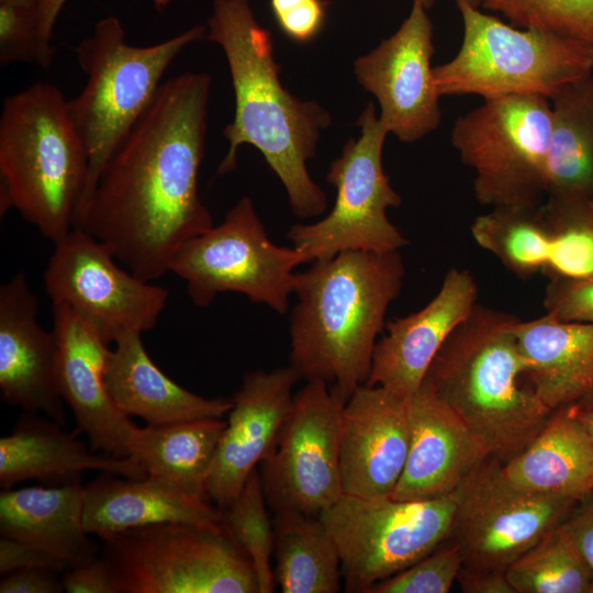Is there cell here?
Listing matches in <instances>:
<instances>
[{"label":"cell","instance_id":"obj_1","mask_svg":"<svg viewBox=\"0 0 593 593\" xmlns=\"http://www.w3.org/2000/svg\"><path fill=\"white\" fill-rule=\"evenodd\" d=\"M210 87L204 72L163 82L75 217L145 281L169 272L179 248L213 226L198 192Z\"/></svg>","mask_w":593,"mask_h":593},{"label":"cell","instance_id":"obj_2","mask_svg":"<svg viewBox=\"0 0 593 593\" xmlns=\"http://www.w3.org/2000/svg\"><path fill=\"white\" fill-rule=\"evenodd\" d=\"M208 26V40L225 54L235 96L233 121L223 131L230 147L217 174L234 170L238 147L250 144L284 186L293 213L318 216L327 200L306 163L321 130L332 122L329 113L282 87L271 34L257 22L248 0H214Z\"/></svg>","mask_w":593,"mask_h":593},{"label":"cell","instance_id":"obj_3","mask_svg":"<svg viewBox=\"0 0 593 593\" xmlns=\"http://www.w3.org/2000/svg\"><path fill=\"white\" fill-rule=\"evenodd\" d=\"M400 251L347 250L296 272L290 366L345 401L368 380L385 313L403 286Z\"/></svg>","mask_w":593,"mask_h":593},{"label":"cell","instance_id":"obj_4","mask_svg":"<svg viewBox=\"0 0 593 593\" xmlns=\"http://www.w3.org/2000/svg\"><path fill=\"white\" fill-rule=\"evenodd\" d=\"M518 321L477 304L438 350L422 383L502 463L521 452L553 413L523 382L526 365L515 335Z\"/></svg>","mask_w":593,"mask_h":593},{"label":"cell","instance_id":"obj_5","mask_svg":"<svg viewBox=\"0 0 593 593\" xmlns=\"http://www.w3.org/2000/svg\"><path fill=\"white\" fill-rule=\"evenodd\" d=\"M89 171L61 91L35 82L9 96L0 116V211L16 210L54 244L72 228Z\"/></svg>","mask_w":593,"mask_h":593},{"label":"cell","instance_id":"obj_6","mask_svg":"<svg viewBox=\"0 0 593 593\" xmlns=\"http://www.w3.org/2000/svg\"><path fill=\"white\" fill-rule=\"evenodd\" d=\"M204 33L205 27L197 25L157 44L135 46L126 42L121 21L109 15L75 48L87 82L78 96L67 100V109L89 159L87 187L76 215L115 150L152 104L170 64Z\"/></svg>","mask_w":593,"mask_h":593},{"label":"cell","instance_id":"obj_7","mask_svg":"<svg viewBox=\"0 0 593 593\" xmlns=\"http://www.w3.org/2000/svg\"><path fill=\"white\" fill-rule=\"evenodd\" d=\"M463 35L457 54L434 67L440 96H537L551 100L569 83L593 72V47L540 30L506 24L456 1Z\"/></svg>","mask_w":593,"mask_h":593},{"label":"cell","instance_id":"obj_8","mask_svg":"<svg viewBox=\"0 0 593 593\" xmlns=\"http://www.w3.org/2000/svg\"><path fill=\"white\" fill-rule=\"evenodd\" d=\"M101 540L118 593H259L250 560L222 522L159 523Z\"/></svg>","mask_w":593,"mask_h":593},{"label":"cell","instance_id":"obj_9","mask_svg":"<svg viewBox=\"0 0 593 593\" xmlns=\"http://www.w3.org/2000/svg\"><path fill=\"white\" fill-rule=\"evenodd\" d=\"M551 103L537 96H503L454 122L451 144L474 172L475 199L491 208L547 198Z\"/></svg>","mask_w":593,"mask_h":593},{"label":"cell","instance_id":"obj_10","mask_svg":"<svg viewBox=\"0 0 593 593\" xmlns=\"http://www.w3.org/2000/svg\"><path fill=\"white\" fill-rule=\"evenodd\" d=\"M306 262L295 247L270 240L251 199L243 197L222 223L179 248L169 272L186 282L198 307L209 306L220 293L236 292L282 315L294 292V270Z\"/></svg>","mask_w":593,"mask_h":593},{"label":"cell","instance_id":"obj_11","mask_svg":"<svg viewBox=\"0 0 593 593\" xmlns=\"http://www.w3.org/2000/svg\"><path fill=\"white\" fill-rule=\"evenodd\" d=\"M450 495L425 501L343 494L318 517L334 539L347 592L366 593L451 536Z\"/></svg>","mask_w":593,"mask_h":593},{"label":"cell","instance_id":"obj_12","mask_svg":"<svg viewBox=\"0 0 593 593\" xmlns=\"http://www.w3.org/2000/svg\"><path fill=\"white\" fill-rule=\"evenodd\" d=\"M357 125L359 138L346 143L326 176L336 188L332 211L315 223L293 225L286 235L307 262L327 260L347 250L400 251L407 244L388 219V209L399 206L402 199L382 167L389 132L372 103L365 108Z\"/></svg>","mask_w":593,"mask_h":593},{"label":"cell","instance_id":"obj_13","mask_svg":"<svg viewBox=\"0 0 593 593\" xmlns=\"http://www.w3.org/2000/svg\"><path fill=\"white\" fill-rule=\"evenodd\" d=\"M455 502L451 536L462 566L506 571L549 529L562 524L579 501L528 493L503 473L489 456L451 493Z\"/></svg>","mask_w":593,"mask_h":593},{"label":"cell","instance_id":"obj_14","mask_svg":"<svg viewBox=\"0 0 593 593\" xmlns=\"http://www.w3.org/2000/svg\"><path fill=\"white\" fill-rule=\"evenodd\" d=\"M345 403L321 380L306 381L293 396L276 445L261 461L266 501L276 513L318 516L344 494L339 436Z\"/></svg>","mask_w":593,"mask_h":593},{"label":"cell","instance_id":"obj_15","mask_svg":"<svg viewBox=\"0 0 593 593\" xmlns=\"http://www.w3.org/2000/svg\"><path fill=\"white\" fill-rule=\"evenodd\" d=\"M54 245L44 272L53 305L68 306L107 344L156 325L167 304L166 289L121 268L101 242L80 228Z\"/></svg>","mask_w":593,"mask_h":593},{"label":"cell","instance_id":"obj_16","mask_svg":"<svg viewBox=\"0 0 593 593\" xmlns=\"http://www.w3.org/2000/svg\"><path fill=\"white\" fill-rule=\"evenodd\" d=\"M434 51L433 24L425 7L413 0L399 30L355 61L359 83L379 101L380 122L402 142L418 141L440 123Z\"/></svg>","mask_w":593,"mask_h":593},{"label":"cell","instance_id":"obj_17","mask_svg":"<svg viewBox=\"0 0 593 593\" xmlns=\"http://www.w3.org/2000/svg\"><path fill=\"white\" fill-rule=\"evenodd\" d=\"M300 379L291 366L243 377L206 480V495L219 508L239 494L256 466L273 449Z\"/></svg>","mask_w":593,"mask_h":593},{"label":"cell","instance_id":"obj_18","mask_svg":"<svg viewBox=\"0 0 593 593\" xmlns=\"http://www.w3.org/2000/svg\"><path fill=\"white\" fill-rule=\"evenodd\" d=\"M407 399L361 384L346 401L339 436V468L346 495L390 496L406 461Z\"/></svg>","mask_w":593,"mask_h":593},{"label":"cell","instance_id":"obj_19","mask_svg":"<svg viewBox=\"0 0 593 593\" xmlns=\"http://www.w3.org/2000/svg\"><path fill=\"white\" fill-rule=\"evenodd\" d=\"M53 317L58 389L78 429L87 435L93 451L130 457L137 426L115 406L107 389L109 344L66 305H53Z\"/></svg>","mask_w":593,"mask_h":593},{"label":"cell","instance_id":"obj_20","mask_svg":"<svg viewBox=\"0 0 593 593\" xmlns=\"http://www.w3.org/2000/svg\"><path fill=\"white\" fill-rule=\"evenodd\" d=\"M477 298L478 287L468 270H448L439 291L424 307L385 324L365 384L402 398L414 394L438 350L474 310Z\"/></svg>","mask_w":593,"mask_h":593},{"label":"cell","instance_id":"obj_21","mask_svg":"<svg viewBox=\"0 0 593 593\" xmlns=\"http://www.w3.org/2000/svg\"><path fill=\"white\" fill-rule=\"evenodd\" d=\"M38 301L24 270L0 288V392L2 401L23 411L45 413L63 425L54 332L37 322Z\"/></svg>","mask_w":593,"mask_h":593},{"label":"cell","instance_id":"obj_22","mask_svg":"<svg viewBox=\"0 0 593 593\" xmlns=\"http://www.w3.org/2000/svg\"><path fill=\"white\" fill-rule=\"evenodd\" d=\"M410 443L391 497L425 501L450 495L490 455L465 422L426 385L407 399Z\"/></svg>","mask_w":593,"mask_h":593},{"label":"cell","instance_id":"obj_23","mask_svg":"<svg viewBox=\"0 0 593 593\" xmlns=\"http://www.w3.org/2000/svg\"><path fill=\"white\" fill-rule=\"evenodd\" d=\"M60 424L26 412L12 432L0 438V485L3 490L30 479L48 485L81 482L86 470L125 478H145L147 472L133 456L120 458L93 454Z\"/></svg>","mask_w":593,"mask_h":593},{"label":"cell","instance_id":"obj_24","mask_svg":"<svg viewBox=\"0 0 593 593\" xmlns=\"http://www.w3.org/2000/svg\"><path fill=\"white\" fill-rule=\"evenodd\" d=\"M168 522L216 525L222 522V511L150 474L134 479L100 472L85 485L83 527L100 539Z\"/></svg>","mask_w":593,"mask_h":593},{"label":"cell","instance_id":"obj_25","mask_svg":"<svg viewBox=\"0 0 593 593\" xmlns=\"http://www.w3.org/2000/svg\"><path fill=\"white\" fill-rule=\"evenodd\" d=\"M528 384L551 412L593 401V324L547 313L515 325Z\"/></svg>","mask_w":593,"mask_h":593},{"label":"cell","instance_id":"obj_26","mask_svg":"<svg viewBox=\"0 0 593 593\" xmlns=\"http://www.w3.org/2000/svg\"><path fill=\"white\" fill-rule=\"evenodd\" d=\"M141 335L126 333L118 337L105 363V385L122 413L138 416L150 426L228 414L232 399H205L172 381L148 356Z\"/></svg>","mask_w":593,"mask_h":593},{"label":"cell","instance_id":"obj_27","mask_svg":"<svg viewBox=\"0 0 593 593\" xmlns=\"http://www.w3.org/2000/svg\"><path fill=\"white\" fill-rule=\"evenodd\" d=\"M523 272L548 280L593 276V199L548 197L524 211L515 227Z\"/></svg>","mask_w":593,"mask_h":593},{"label":"cell","instance_id":"obj_28","mask_svg":"<svg viewBox=\"0 0 593 593\" xmlns=\"http://www.w3.org/2000/svg\"><path fill=\"white\" fill-rule=\"evenodd\" d=\"M81 482L7 489L0 493V535L34 546L67 569L98 557L82 523Z\"/></svg>","mask_w":593,"mask_h":593},{"label":"cell","instance_id":"obj_29","mask_svg":"<svg viewBox=\"0 0 593 593\" xmlns=\"http://www.w3.org/2000/svg\"><path fill=\"white\" fill-rule=\"evenodd\" d=\"M502 469L518 490L580 501L593 492V444L572 407L561 409Z\"/></svg>","mask_w":593,"mask_h":593},{"label":"cell","instance_id":"obj_30","mask_svg":"<svg viewBox=\"0 0 593 593\" xmlns=\"http://www.w3.org/2000/svg\"><path fill=\"white\" fill-rule=\"evenodd\" d=\"M227 422L195 419L169 425L137 427L131 456L147 474L163 478L187 494L205 500L206 480Z\"/></svg>","mask_w":593,"mask_h":593},{"label":"cell","instance_id":"obj_31","mask_svg":"<svg viewBox=\"0 0 593 593\" xmlns=\"http://www.w3.org/2000/svg\"><path fill=\"white\" fill-rule=\"evenodd\" d=\"M547 198L593 199V72L551 100Z\"/></svg>","mask_w":593,"mask_h":593},{"label":"cell","instance_id":"obj_32","mask_svg":"<svg viewBox=\"0 0 593 593\" xmlns=\"http://www.w3.org/2000/svg\"><path fill=\"white\" fill-rule=\"evenodd\" d=\"M276 584L283 593H336L340 559L336 544L318 516L295 511L276 513Z\"/></svg>","mask_w":593,"mask_h":593},{"label":"cell","instance_id":"obj_33","mask_svg":"<svg viewBox=\"0 0 593 593\" xmlns=\"http://www.w3.org/2000/svg\"><path fill=\"white\" fill-rule=\"evenodd\" d=\"M516 593H593V569L562 524L506 569Z\"/></svg>","mask_w":593,"mask_h":593},{"label":"cell","instance_id":"obj_34","mask_svg":"<svg viewBox=\"0 0 593 593\" xmlns=\"http://www.w3.org/2000/svg\"><path fill=\"white\" fill-rule=\"evenodd\" d=\"M261 478L253 470L239 494L222 511V525L250 560L259 593L276 588L271 557L275 548L273 523L270 522Z\"/></svg>","mask_w":593,"mask_h":593},{"label":"cell","instance_id":"obj_35","mask_svg":"<svg viewBox=\"0 0 593 593\" xmlns=\"http://www.w3.org/2000/svg\"><path fill=\"white\" fill-rule=\"evenodd\" d=\"M512 25L557 33L593 47V0H483Z\"/></svg>","mask_w":593,"mask_h":593},{"label":"cell","instance_id":"obj_36","mask_svg":"<svg viewBox=\"0 0 593 593\" xmlns=\"http://www.w3.org/2000/svg\"><path fill=\"white\" fill-rule=\"evenodd\" d=\"M461 567L460 548L448 539L406 569L373 584L366 593H447Z\"/></svg>","mask_w":593,"mask_h":593},{"label":"cell","instance_id":"obj_37","mask_svg":"<svg viewBox=\"0 0 593 593\" xmlns=\"http://www.w3.org/2000/svg\"><path fill=\"white\" fill-rule=\"evenodd\" d=\"M37 5L0 2V61H40Z\"/></svg>","mask_w":593,"mask_h":593},{"label":"cell","instance_id":"obj_38","mask_svg":"<svg viewBox=\"0 0 593 593\" xmlns=\"http://www.w3.org/2000/svg\"><path fill=\"white\" fill-rule=\"evenodd\" d=\"M544 306L547 314L558 320L593 324V276L575 280H549Z\"/></svg>","mask_w":593,"mask_h":593},{"label":"cell","instance_id":"obj_39","mask_svg":"<svg viewBox=\"0 0 593 593\" xmlns=\"http://www.w3.org/2000/svg\"><path fill=\"white\" fill-rule=\"evenodd\" d=\"M280 31L290 40L305 44L322 32L326 19L323 0H269Z\"/></svg>","mask_w":593,"mask_h":593},{"label":"cell","instance_id":"obj_40","mask_svg":"<svg viewBox=\"0 0 593 593\" xmlns=\"http://www.w3.org/2000/svg\"><path fill=\"white\" fill-rule=\"evenodd\" d=\"M43 568L56 572L67 571L57 558L26 542L1 536L0 573L3 575L22 569Z\"/></svg>","mask_w":593,"mask_h":593},{"label":"cell","instance_id":"obj_41","mask_svg":"<svg viewBox=\"0 0 593 593\" xmlns=\"http://www.w3.org/2000/svg\"><path fill=\"white\" fill-rule=\"evenodd\" d=\"M61 582L68 593H118L110 567L101 555L65 571Z\"/></svg>","mask_w":593,"mask_h":593},{"label":"cell","instance_id":"obj_42","mask_svg":"<svg viewBox=\"0 0 593 593\" xmlns=\"http://www.w3.org/2000/svg\"><path fill=\"white\" fill-rule=\"evenodd\" d=\"M56 571L30 568L10 572L0 582L1 593H60L65 591Z\"/></svg>","mask_w":593,"mask_h":593},{"label":"cell","instance_id":"obj_43","mask_svg":"<svg viewBox=\"0 0 593 593\" xmlns=\"http://www.w3.org/2000/svg\"><path fill=\"white\" fill-rule=\"evenodd\" d=\"M562 525L593 569V492L577 503Z\"/></svg>","mask_w":593,"mask_h":593},{"label":"cell","instance_id":"obj_44","mask_svg":"<svg viewBox=\"0 0 593 593\" xmlns=\"http://www.w3.org/2000/svg\"><path fill=\"white\" fill-rule=\"evenodd\" d=\"M456 581L465 593H516L506 577V571L462 566Z\"/></svg>","mask_w":593,"mask_h":593},{"label":"cell","instance_id":"obj_45","mask_svg":"<svg viewBox=\"0 0 593 593\" xmlns=\"http://www.w3.org/2000/svg\"><path fill=\"white\" fill-rule=\"evenodd\" d=\"M67 0H38L37 19L38 34L41 40L40 66L48 68L51 66L54 48L51 44L54 26Z\"/></svg>","mask_w":593,"mask_h":593},{"label":"cell","instance_id":"obj_46","mask_svg":"<svg viewBox=\"0 0 593 593\" xmlns=\"http://www.w3.org/2000/svg\"><path fill=\"white\" fill-rule=\"evenodd\" d=\"M577 418L584 426L593 444V401L571 406Z\"/></svg>","mask_w":593,"mask_h":593},{"label":"cell","instance_id":"obj_47","mask_svg":"<svg viewBox=\"0 0 593 593\" xmlns=\"http://www.w3.org/2000/svg\"><path fill=\"white\" fill-rule=\"evenodd\" d=\"M0 2H9L21 5H37L38 0H0Z\"/></svg>","mask_w":593,"mask_h":593},{"label":"cell","instance_id":"obj_48","mask_svg":"<svg viewBox=\"0 0 593 593\" xmlns=\"http://www.w3.org/2000/svg\"><path fill=\"white\" fill-rule=\"evenodd\" d=\"M456 1H462L473 8H480L483 0H456Z\"/></svg>","mask_w":593,"mask_h":593},{"label":"cell","instance_id":"obj_49","mask_svg":"<svg viewBox=\"0 0 593 593\" xmlns=\"http://www.w3.org/2000/svg\"><path fill=\"white\" fill-rule=\"evenodd\" d=\"M418 1L425 7V9L430 8L434 3V0H418Z\"/></svg>","mask_w":593,"mask_h":593}]
</instances>
